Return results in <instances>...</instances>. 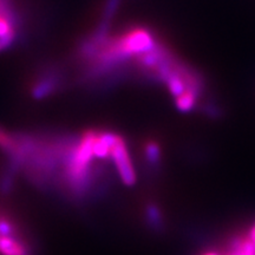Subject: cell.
Returning <instances> with one entry per match:
<instances>
[{
    "label": "cell",
    "mask_w": 255,
    "mask_h": 255,
    "mask_svg": "<svg viewBox=\"0 0 255 255\" xmlns=\"http://www.w3.org/2000/svg\"><path fill=\"white\" fill-rule=\"evenodd\" d=\"M114 41L127 58L144 55L157 46L152 33L145 28H132L126 32L122 37L115 38Z\"/></svg>",
    "instance_id": "1"
},
{
    "label": "cell",
    "mask_w": 255,
    "mask_h": 255,
    "mask_svg": "<svg viewBox=\"0 0 255 255\" xmlns=\"http://www.w3.org/2000/svg\"><path fill=\"white\" fill-rule=\"evenodd\" d=\"M111 158L114 159L115 167L119 173L121 180L126 186L131 187L136 183V171L132 165L131 157L128 150L127 143L122 137L119 136L116 143L111 149Z\"/></svg>",
    "instance_id": "2"
},
{
    "label": "cell",
    "mask_w": 255,
    "mask_h": 255,
    "mask_svg": "<svg viewBox=\"0 0 255 255\" xmlns=\"http://www.w3.org/2000/svg\"><path fill=\"white\" fill-rule=\"evenodd\" d=\"M58 73L55 71H47L44 73L31 89V96L34 100H43L56 91L59 84Z\"/></svg>",
    "instance_id": "3"
},
{
    "label": "cell",
    "mask_w": 255,
    "mask_h": 255,
    "mask_svg": "<svg viewBox=\"0 0 255 255\" xmlns=\"http://www.w3.org/2000/svg\"><path fill=\"white\" fill-rule=\"evenodd\" d=\"M1 255H31L26 244L19 237H0Z\"/></svg>",
    "instance_id": "4"
},
{
    "label": "cell",
    "mask_w": 255,
    "mask_h": 255,
    "mask_svg": "<svg viewBox=\"0 0 255 255\" xmlns=\"http://www.w3.org/2000/svg\"><path fill=\"white\" fill-rule=\"evenodd\" d=\"M164 82L167 83L169 91H170V94L173 95L175 98H177L178 96L184 94V92L188 90L187 83L182 78L181 73L177 71H174V70L169 73L168 77L165 78Z\"/></svg>",
    "instance_id": "5"
},
{
    "label": "cell",
    "mask_w": 255,
    "mask_h": 255,
    "mask_svg": "<svg viewBox=\"0 0 255 255\" xmlns=\"http://www.w3.org/2000/svg\"><path fill=\"white\" fill-rule=\"evenodd\" d=\"M197 92L195 89H188V90L175 100L176 108L181 113H189L194 109L197 100Z\"/></svg>",
    "instance_id": "6"
},
{
    "label": "cell",
    "mask_w": 255,
    "mask_h": 255,
    "mask_svg": "<svg viewBox=\"0 0 255 255\" xmlns=\"http://www.w3.org/2000/svg\"><path fill=\"white\" fill-rule=\"evenodd\" d=\"M231 255H255V246L250 239H238L233 244Z\"/></svg>",
    "instance_id": "7"
},
{
    "label": "cell",
    "mask_w": 255,
    "mask_h": 255,
    "mask_svg": "<svg viewBox=\"0 0 255 255\" xmlns=\"http://www.w3.org/2000/svg\"><path fill=\"white\" fill-rule=\"evenodd\" d=\"M94 155L95 157L100 159H105L111 156V146H109L101 138L100 132L96 133V138L94 142Z\"/></svg>",
    "instance_id": "8"
},
{
    "label": "cell",
    "mask_w": 255,
    "mask_h": 255,
    "mask_svg": "<svg viewBox=\"0 0 255 255\" xmlns=\"http://www.w3.org/2000/svg\"><path fill=\"white\" fill-rule=\"evenodd\" d=\"M144 156L149 164H157L161 159V148L156 142H149L144 146Z\"/></svg>",
    "instance_id": "9"
},
{
    "label": "cell",
    "mask_w": 255,
    "mask_h": 255,
    "mask_svg": "<svg viewBox=\"0 0 255 255\" xmlns=\"http://www.w3.org/2000/svg\"><path fill=\"white\" fill-rule=\"evenodd\" d=\"M146 221L154 228H158L162 225V214L157 206L149 205L145 209Z\"/></svg>",
    "instance_id": "10"
},
{
    "label": "cell",
    "mask_w": 255,
    "mask_h": 255,
    "mask_svg": "<svg viewBox=\"0 0 255 255\" xmlns=\"http://www.w3.org/2000/svg\"><path fill=\"white\" fill-rule=\"evenodd\" d=\"M120 4H121V0H107L104 5L102 20H107V21L113 20L114 15L116 14L117 9L120 7Z\"/></svg>",
    "instance_id": "11"
},
{
    "label": "cell",
    "mask_w": 255,
    "mask_h": 255,
    "mask_svg": "<svg viewBox=\"0 0 255 255\" xmlns=\"http://www.w3.org/2000/svg\"><path fill=\"white\" fill-rule=\"evenodd\" d=\"M17 229L9 220L0 219V237H15Z\"/></svg>",
    "instance_id": "12"
},
{
    "label": "cell",
    "mask_w": 255,
    "mask_h": 255,
    "mask_svg": "<svg viewBox=\"0 0 255 255\" xmlns=\"http://www.w3.org/2000/svg\"><path fill=\"white\" fill-rule=\"evenodd\" d=\"M15 38H17V32L9 33L5 37H0V52L6 49H8V47L14 43Z\"/></svg>",
    "instance_id": "13"
},
{
    "label": "cell",
    "mask_w": 255,
    "mask_h": 255,
    "mask_svg": "<svg viewBox=\"0 0 255 255\" xmlns=\"http://www.w3.org/2000/svg\"><path fill=\"white\" fill-rule=\"evenodd\" d=\"M248 239L252 241V244L255 246V223L253 225V227L250 229V233H248Z\"/></svg>",
    "instance_id": "14"
},
{
    "label": "cell",
    "mask_w": 255,
    "mask_h": 255,
    "mask_svg": "<svg viewBox=\"0 0 255 255\" xmlns=\"http://www.w3.org/2000/svg\"><path fill=\"white\" fill-rule=\"evenodd\" d=\"M205 255H220V254L215 253V252H209V253H206Z\"/></svg>",
    "instance_id": "15"
}]
</instances>
